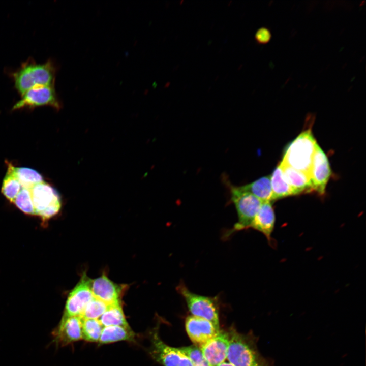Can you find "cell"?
I'll return each instance as SVG.
<instances>
[{
	"mask_svg": "<svg viewBox=\"0 0 366 366\" xmlns=\"http://www.w3.org/2000/svg\"><path fill=\"white\" fill-rule=\"evenodd\" d=\"M227 359L233 366H274L272 360L264 358L257 346L256 338L252 333L243 334L231 328Z\"/></svg>",
	"mask_w": 366,
	"mask_h": 366,
	"instance_id": "obj_1",
	"label": "cell"
},
{
	"mask_svg": "<svg viewBox=\"0 0 366 366\" xmlns=\"http://www.w3.org/2000/svg\"><path fill=\"white\" fill-rule=\"evenodd\" d=\"M104 326H121L129 327L119 303L108 305L105 312L98 319Z\"/></svg>",
	"mask_w": 366,
	"mask_h": 366,
	"instance_id": "obj_20",
	"label": "cell"
},
{
	"mask_svg": "<svg viewBox=\"0 0 366 366\" xmlns=\"http://www.w3.org/2000/svg\"><path fill=\"white\" fill-rule=\"evenodd\" d=\"M317 143L311 129L303 131L289 144L282 162L310 176Z\"/></svg>",
	"mask_w": 366,
	"mask_h": 366,
	"instance_id": "obj_3",
	"label": "cell"
},
{
	"mask_svg": "<svg viewBox=\"0 0 366 366\" xmlns=\"http://www.w3.org/2000/svg\"><path fill=\"white\" fill-rule=\"evenodd\" d=\"M229 344V331L220 330L200 349L210 366H218L227 359Z\"/></svg>",
	"mask_w": 366,
	"mask_h": 366,
	"instance_id": "obj_12",
	"label": "cell"
},
{
	"mask_svg": "<svg viewBox=\"0 0 366 366\" xmlns=\"http://www.w3.org/2000/svg\"><path fill=\"white\" fill-rule=\"evenodd\" d=\"M55 69L51 61L42 64H24L13 74L15 87L22 95L35 87L53 85Z\"/></svg>",
	"mask_w": 366,
	"mask_h": 366,
	"instance_id": "obj_2",
	"label": "cell"
},
{
	"mask_svg": "<svg viewBox=\"0 0 366 366\" xmlns=\"http://www.w3.org/2000/svg\"><path fill=\"white\" fill-rule=\"evenodd\" d=\"M135 334L130 327L109 326L104 327L99 342L107 344L120 341H133Z\"/></svg>",
	"mask_w": 366,
	"mask_h": 366,
	"instance_id": "obj_17",
	"label": "cell"
},
{
	"mask_svg": "<svg viewBox=\"0 0 366 366\" xmlns=\"http://www.w3.org/2000/svg\"><path fill=\"white\" fill-rule=\"evenodd\" d=\"M280 165L284 179L292 189L294 195L314 191L310 175L282 162Z\"/></svg>",
	"mask_w": 366,
	"mask_h": 366,
	"instance_id": "obj_15",
	"label": "cell"
},
{
	"mask_svg": "<svg viewBox=\"0 0 366 366\" xmlns=\"http://www.w3.org/2000/svg\"><path fill=\"white\" fill-rule=\"evenodd\" d=\"M57 344L66 346L82 339V319L80 316H63L52 332Z\"/></svg>",
	"mask_w": 366,
	"mask_h": 366,
	"instance_id": "obj_13",
	"label": "cell"
},
{
	"mask_svg": "<svg viewBox=\"0 0 366 366\" xmlns=\"http://www.w3.org/2000/svg\"><path fill=\"white\" fill-rule=\"evenodd\" d=\"M21 96V100L14 105L13 110L41 106H51L57 110L61 108L54 85L35 87Z\"/></svg>",
	"mask_w": 366,
	"mask_h": 366,
	"instance_id": "obj_9",
	"label": "cell"
},
{
	"mask_svg": "<svg viewBox=\"0 0 366 366\" xmlns=\"http://www.w3.org/2000/svg\"><path fill=\"white\" fill-rule=\"evenodd\" d=\"M13 203L24 213L30 215H35L30 190L22 188Z\"/></svg>",
	"mask_w": 366,
	"mask_h": 366,
	"instance_id": "obj_25",
	"label": "cell"
},
{
	"mask_svg": "<svg viewBox=\"0 0 366 366\" xmlns=\"http://www.w3.org/2000/svg\"><path fill=\"white\" fill-rule=\"evenodd\" d=\"M270 176L272 192V200L294 195L292 189L284 179L280 164L276 168Z\"/></svg>",
	"mask_w": 366,
	"mask_h": 366,
	"instance_id": "obj_19",
	"label": "cell"
},
{
	"mask_svg": "<svg viewBox=\"0 0 366 366\" xmlns=\"http://www.w3.org/2000/svg\"><path fill=\"white\" fill-rule=\"evenodd\" d=\"M14 168L15 167L11 163H8V170L1 189L3 194L11 202H13L21 188V186L15 175Z\"/></svg>",
	"mask_w": 366,
	"mask_h": 366,
	"instance_id": "obj_21",
	"label": "cell"
},
{
	"mask_svg": "<svg viewBox=\"0 0 366 366\" xmlns=\"http://www.w3.org/2000/svg\"><path fill=\"white\" fill-rule=\"evenodd\" d=\"M275 214L270 202H263L249 228L262 233L269 240L275 224Z\"/></svg>",
	"mask_w": 366,
	"mask_h": 366,
	"instance_id": "obj_16",
	"label": "cell"
},
{
	"mask_svg": "<svg viewBox=\"0 0 366 366\" xmlns=\"http://www.w3.org/2000/svg\"><path fill=\"white\" fill-rule=\"evenodd\" d=\"M218 366H233L232 364H230L228 362H224L220 364Z\"/></svg>",
	"mask_w": 366,
	"mask_h": 366,
	"instance_id": "obj_28",
	"label": "cell"
},
{
	"mask_svg": "<svg viewBox=\"0 0 366 366\" xmlns=\"http://www.w3.org/2000/svg\"><path fill=\"white\" fill-rule=\"evenodd\" d=\"M271 37V31L265 27H261L258 29L255 34L256 41L261 45L267 44L270 41Z\"/></svg>",
	"mask_w": 366,
	"mask_h": 366,
	"instance_id": "obj_27",
	"label": "cell"
},
{
	"mask_svg": "<svg viewBox=\"0 0 366 366\" xmlns=\"http://www.w3.org/2000/svg\"><path fill=\"white\" fill-rule=\"evenodd\" d=\"M14 171L22 188L30 190L35 185L44 181L42 175L33 169L15 167Z\"/></svg>",
	"mask_w": 366,
	"mask_h": 366,
	"instance_id": "obj_22",
	"label": "cell"
},
{
	"mask_svg": "<svg viewBox=\"0 0 366 366\" xmlns=\"http://www.w3.org/2000/svg\"><path fill=\"white\" fill-rule=\"evenodd\" d=\"M35 215L43 221L55 216L61 208V199L57 191L49 184L42 182L30 190Z\"/></svg>",
	"mask_w": 366,
	"mask_h": 366,
	"instance_id": "obj_6",
	"label": "cell"
},
{
	"mask_svg": "<svg viewBox=\"0 0 366 366\" xmlns=\"http://www.w3.org/2000/svg\"><path fill=\"white\" fill-rule=\"evenodd\" d=\"M185 327L190 340L199 348L215 337L220 330L209 321L193 315L187 317Z\"/></svg>",
	"mask_w": 366,
	"mask_h": 366,
	"instance_id": "obj_11",
	"label": "cell"
},
{
	"mask_svg": "<svg viewBox=\"0 0 366 366\" xmlns=\"http://www.w3.org/2000/svg\"><path fill=\"white\" fill-rule=\"evenodd\" d=\"M108 307V304L94 297L86 305L80 317L83 319H98L105 312Z\"/></svg>",
	"mask_w": 366,
	"mask_h": 366,
	"instance_id": "obj_24",
	"label": "cell"
},
{
	"mask_svg": "<svg viewBox=\"0 0 366 366\" xmlns=\"http://www.w3.org/2000/svg\"><path fill=\"white\" fill-rule=\"evenodd\" d=\"M231 201L235 205L238 221L233 228L225 232L227 238L232 233L249 228L254 217L263 202L240 187L230 186Z\"/></svg>",
	"mask_w": 366,
	"mask_h": 366,
	"instance_id": "obj_4",
	"label": "cell"
},
{
	"mask_svg": "<svg viewBox=\"0 0 366 366\" xmlns=\"http://www.w3.org/2000/svg\"><path fill=\"white\" fill-rule=\"evenodd\" d=\"M178 349L189 359L193 366H210L200 348L195 345Z\"/></svg>",
	"mask_w": 366,
	"mask_h": 366,
	"instance_id": "obj_26",
	"label": "cell"
},
{
	"mask_svg": "<svg viewBox=\"0 0 366 366\" xmlns=\"http://www.w3.org/2000/svg\"><path fill=\"white\" fill-rule=\"evenodd\" d=\"M103 328L98 319H82V339L87 342H99Z\"/></svg>",
	"mask_w": 366,
	"mask_h": 366,
	"instance_id": "obj_23",
	"label": "cell"
},
{
	"mask_svg": "<svg viewBox=\"0 0 366 366\" xmlns=\"http://www.w3.org/2000/svg\"><path fill=\"white\" fill-rule=\"evenodd\" d=\"M110 280L105 274L92 280L91 290L94 297L108 305L119 303V298L123 290Z\"/></svg>",
	"mask_w": 366,
	"mask_h": 366,
	"instance_id": "obj_14",
	"label": "cell"
},
{
	"mask_svg": "<svg viewBox=\"0 0 366 366\" xmlns=\"http://www.w3.org/2000/svg\"><path fill=\"white\" fill-rule=\"evenodd\" d=\"M193 316L205 319L220 328L219 308L216 298L194 293L180 281L176 287Z\"/></svg>",
	"mask_w": 366,
	"mask_h": 366,
	"instance_id": "obj_5",
	"label": "cell"
},
{
	"mask_svg": "<svg viewBox=\"0 0 366 366\" xmlns=\"http://www.w3.org/2000/svg\"><path fill=\"white\" fill-rule=\"evenodd\" d=\"M245 191L254 195L262 202L272 200L270 176H266L246 185L240 186Z\"/></svg>",
	"mask_w": 366,
	"mask_h": 366,
	"instance_id": "obj_18",
	"label": "cell"
},
{
	"mask_svg": "<svg viewBox=\"0 0 366 366\" xmlns=\"http://www.w3.org/2000/svg\"><path fill=\"white\" fill-rule=\"evenodd\" d=\"M90 280L84 272L67 298L63 316H80L88 303L94 298Z\"/></svg>",
	"mask_w": 366,
	"mask_h": 366,
	"instance_id": "obj_8",
	"label": "cell"
},
{
	"mask_svg": "<svg viewBox=\"0 0 366 366\" xmlns=\"http://www.w3.org/2000/svg\"><path fill=\"white\" fill-rule=\"evenodd\" d=\"M149 353L155 361L163 366H193L178 348L170 346L161 339L158 329L151 332Z\"/></svg>",
	"mask_w": 366,
	"mask_h": 366,
	"instance_id": "obj_7",
	"label": "cell"
},
{
	"mask_svg": "<svg viewBox=\"0 0 366 366\" xmlns=\"http://www.w3.org/2000/svg\"><path fill=\"white\" fill-rule=\"evenodd\" d=\"M331 173L328 159L324 151L317 143L310 172L311 180L314 191L321 195L324 194Z\"/></svg>",
	"mask_w": 366,
	"mask_h": 366,
	"instance_id": "obj_10",
	"label": "cell"
}]
</instances>
